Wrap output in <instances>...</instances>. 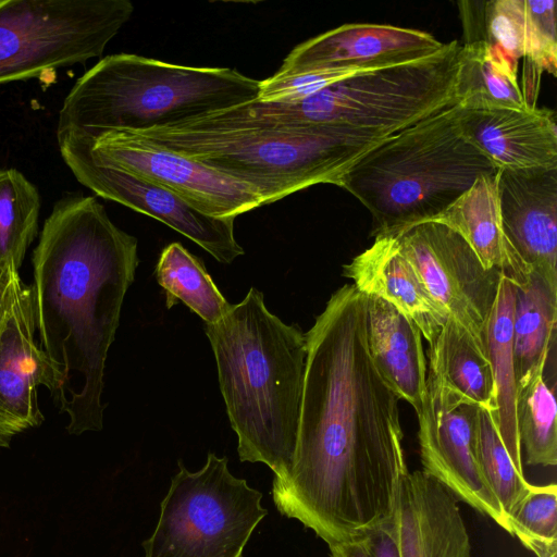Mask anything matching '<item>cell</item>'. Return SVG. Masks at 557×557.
<instances>
[{
    "instance_id": "52a82bcc",
    "label": "cell",
    "mask_w": 557,
    "mask_h": 557,
    "mask_svg": "<svg viewBox=\"0 0 557 557\" xmlns=\"http://www.w3.org/2000/svg\"><path fill=\"white\" fill-rule=\"evenodd\" d=\"M460 45L449 41L424 59L355 74L292 102H247L253 113L284 122L327 125L386 138L458 104Z\"/></svg>"
},
{
    "instance_id": "6da1fadb",
    "label": "cell",
    "mask_w": 557,
    "mask_h": 557,
    "mask_svg": "<svg viewBox=\"0 0 557 557\" xmlns=\"http://www.w3.org/2000/svg\"><path fill=\"white\" fill-rule=\"evenodd\" d=\"M305 336L293 463L271 494L283 516L330 545L391 520L409 470L400 398L369 354L366 296L352 284L342 286Z\"/></svg>"
},
{
    "instance_id": "f1b7e54d",
    "label": "cell",
    "mask_w": 557,
    "mask_h": 557,
    "mask_svg": "<svg viewBox=\"0 0 557 557\" xmlns=\"http://www.w3.org/2000/svg\"><path fill=\"white\" fill-rule=\"evenodd\" d=\"M40 195L18 170L0 169V262L20 269L38 232Z\"/></svg>"
},
{
    "instance_id": "83f0119b",
    "label": "cell",
    "mask_w": 557,
    "mask_h": 557,
    "mask_svg": "<svg viewBox=\"0 0 557 557\" xmlns=\"http://www.w3.org/2000/svg\"><path fill=\"white\" fill-rule=\"evenodd\" d=\"M517 426L521 449L529 466L557 465V405L555 385L544 380V371L536 372L518 388Z\"/></svg>"
},
{
    "instance_id": "8fae6325",
    "label": "cell",
    "mask_w": 557,
    "mask_h": 557,
    "mask_svg": "<svg viewBox=\"0 0 557 557\" xmlns=\"http://www.w3.org/2000/svg\"><path fill=\"white\" fill-rule=\"evenodd\" d=\"M396 237L434 302L486 352V326L500 272L484 268L467 242L446 225L424 222Z\"/></svg>"
},
{
    "instance_id": "603a6c76",
    "label": "cell",
    "mask_w": 557,
    "mask_h": 557,
    "mask_svg": "<svg viewBox=\"0 0 557 557\" xmlns=\"http://www.w3.org/2000/svg\"><path fill=\"white\" fill-rule=\"evenodd\" d=\"M517 64L483 39L460 45L455 86L458 106L480 110L535 107L519 85Z\"/></svg>"
},
{
    "instance_id": "1f68e13d",
    "label": "cell",
    "mask_w": 557,
    "mask_h": 557,
    "mask_svg": "<svg viewBox=\"0 0 557 557\" xmlns=\"http://www.w3.org/2000/svg\"><path fill=\"white\" fill-rule=\"evenodd\" d=\"M363 72H369V70L347 67L308 71L286 76L274 74L260 81L258 100L263 102H292L301 100L345 78Z\"/></svg>"
},
{
    "instance_id": "9a60e30c",
    "label": "cell",
    "mask_w": 557,
    "mask_h": 557,
    "mask_svg": "<svg viewBox=\"0 0 557 557\" xmlns=\"http://www.w3.org/2000/svg\"><path fill=\"white\" fill-rule=\"evenodd\" d=\"M444 45L433 35L414 28L344 24L296 46L275 74L347 67L373 71L424 59Z\"/></svg>"
},
{
    "instance_id": "3957f363",
    "label": "cell",
    "mask_w": 557,
    "mask_h": 557,
    "mask_svg": "<svg viewBox=\"0 0 557 557\" xmlns=\"http://www.w3.org/2000/svg\"><path fill=\"white\" fill-rule=\"evenodd\" d=\"M239 460L261 462L273 483L289 474L298 432L307 345L297 324L270 312L251 287L216 323L205 324Z\"/></svg>"
},
{
    "instance_id": "8992f818",
    "label": "cell",
    "mask_w": 557,
    "mask_h": 557,
    "mask_svg": "<svg viewBox=\"0 0 557 557\" xmlns=\"http://www.w3.org/2000/svg\"><path fill=\"white\" fill-rule=\"evenodd\" d=\"M458 104L381 140L345 173L341 187L372 216L371 236H396L430 221L483 175L499 170L461 133Z\"/></svg>"
},
{
    "instance_id": "836d02e7",
    "label": "cell",
    "mask_w": 557,
    "mask_h": 557,
    "mask_svg": "<svg viewBox=\"0 0 557 557\" xmlns=\"http://www.w3.org/2000/svg\"><path fill=\"white\" fill-rule=\"evenodd\" d=\"M22 280L11 262H0V335L4 329Z\"/></svg>"
},
{
    "instance_id": "5b68a950",
    "label": "cell",
    "mask_w": 557,
    "mask_h": 557,
    "mask_svg": "<svg viewBox=\"0 0 557 557\" xmlns=\"http://www.w3.org/2000/svg\"><path fill=\"white\" fill-rule=\"evenodd\" d=\"M260 81L227 67H195L131 53L101 59L73 85L57 136L92 140L110 131L141 132L251 102Z\"/></svg>"
},
{
    "instance_id": "ffe728a7",
    "label": "cell",
    "mask_w": 557,
    "mask_h": 557,
    "mask_svg": "<svg viewBox=\"0 0 557 557\" xmlns=\"http://www.w3.org/2000/svg\"><path fill=\"white\" fill-rule=\"evenodd\" d=\"M364 296L369 354L392 389L418 413L428 377L422 334L391 304L373 295Z\"/></svg>"
},
{
    "instance_id": "4316f807",
    "label": "cell",
    "mask_w": 557,
    "mask_h": 557,
    "mask_svg": "<svg viewBox=\"0 0 557 557\" xmlns=\"http://www.w3.org/2000/svg\"><path fill=\"white\" fill-rule=\"evenodd\" d=\"M156 278L165 292L168 309L181 301L205 324L216 323L232 307L202 262L181 243L164 247L156 267Z\"/></svg>"
},
{
    "instance_id": "d6a6232c",
    "label": "cell",
    "mask_w": 557,
    "mask_h": 557,
    "mask_svg": "<svg viewBox=\"0 0 557 557\" xmlns=\"http://www.w3.org/2000/svg\"><path fill=\"white\" fill-rule=\"evenodd\" d=\"M363 539L369 557H400L394 516L367 533Z\"/></svg>"
},
{
    "instance_id": "4fadbf2b",
    "label": "cell",
    "mask_w": 557,
    "mask_h": 557,
    "mask_svg": "<svg viewBox=\"0 0 557 557\" xmlns=\"http://www.w3.org/2000/svg\"><path fill=\"white\" fill-rule=\"evenodd\" d=\"M57 139L75 178L96 195L161 221L221 263L244 255L234 235L235 218L203 214L172 191L98 161L81 140L66 135Z\"/></svg>"
},
{
    "instance_id": "2e32d148",
    "label": "cell",
    "mask_w": 557,
    "mask_h": 557,
    "mask_svg": "<svg viewBox=\"0 0 557 557\" xmlns=\"http://www.w3.org/2000/svg\"><path fill=\"white\" fill-rule=\"evenodd\" d=\"M504 233L520 258L557 286V169L497 172Z\"/></svg>"
},
{
    "instance_id": "7c38bea8",
    "label": "cell",
    "mask_w": 557,
    "mask_h": 557,
    "mask_svg": "<svg viewBox=\"0 0 557 557\" xmlns=\"http://www.w3.org/2000/svg\"><path fill=\"white\" fill-rule=\"evenodd\" d=\"M72 137L98 161L163 187L209 216L236 218L263 206L250 186L129 132L110 131L92 140Z\"/></svg>"
},
{
    "instance_id": "277c9868",
    "label": "cell",
    "mask_w": 557,
    "mask_h": 557,
    "mask_svg": "<svg viewBox=\"0 0 557 557\" xmlns=\"http://www.w3.org/2000/svg\"><path fill=\"white\" fill-rule=\"evenodd\" d=\"M126 132L250 186L263 206L318 184L341 187L349 168L384 139L337 126L264 117L246 103Z\"/></svg>"
},
{
    "instance_id": "f546056e",
    "label": "cell",
    "mask_w": 557,
    "mask_h": 557,
    "mask_svg": "<svg viewBox=\"0 0 557 557\" xmlns=\"http://www.w3.org/2000/svg\"><path fill=\"white\" fill-rule=\"evenodd\" d=\"M479 453L482 470L498 500L507 523L531 483L524 475L523 463L517 462L503 442L494 412L480 408Z\"/></svg>"
},
{
    "instance_id": "30bf717a",
    "label": "cell",
    "mask_w": 557,
    "mask_h": 557,
    "mask_svg": "<svg viewBox=\"0 0 557 557\" xmlns=\"http://www.w3.org/2000/svg\"><path fill=\"white\" fill-rule=\"evenodd\" d=\"M480 408L428 370L426 393L417 413L422 471L507 532L506 519L480 461Z\"/></svg>"
},
{
    "instance_id": "7a4b0ae2",
    "label": "cell",
    "mask_w": 557,
    "mask_h": 557,
    "mask_svg": "<svg viewBox=\"0 0 557 557\" xmlns=\"http://www.w3.org/2000/svg\"><path fill=\"white\" fill-rule=\"evenodd\" d=\"M138 263L137 238L95 197L54 203L33 253L32 288L40 347L59 380L53 397L70 434L102 430L107 356Z\"/></svg>"
},
{
    "instance_id": "e575fe53",
    "label": "cell",
    "mask_w": 557,
    "mask_h": 557,
    "mask_svg": "<svg viewBox=\"0 0 557 557\" xmlns=\"http://www.w3.org/2000/svg\"><path fill=\"white\" fill-rule=\"evenodd\" d=\"M327 546L331 557H369L363 536Z\"/></svg>"
},
{
    "instance_id": "ac0fdd59",
    "label": "cell",
    "mask_w": 557,
    "mask_h": 557,
    "mask_svg": "<svg viewBox=\"0 0 557 557\" xmlns=\"http://www.w3.org/2000/svg\"><path fill=\"white\" fill-rule=\"evenodd\" d=\"M457 120L463 136L498 169H557L556 115L549 109L458 106Z\"/></svg>"
},
{
    "instance_id": "484cf974",
    "label": "cell",
    "mask_w": 557,
    "mask_h": 557,
    "mask_svg": "<svg viewBox=\"0 0 557 557\" xmlns=\"http://www.w3.org/2000/svg\"><path fill=\"white\" fill-rule=\"evenodd\" d=\"M429 370L467 400L494 409V383L487 352L453 319L429 344Z\"/></svg>"
},
{
    "instance_id": "ba28073f",
    "label": "cell",
    "mask_w": 557,
    "mask_h": 557,
    "mask_svg": "<svg viewBox=\"0 0 557 557\" xmlns=\"http://www.w3.org/2000/svg\"><path fill=\"white\" fill-rule=\"evenodd\" d=\"M144 557H242L268 515L262 494L228 469L226 457L209 453L205 466L189 471L178 460Z\"/></svg>"
},
{
    "instance_id": "d4e9b609",
    "label": "cell",
    "mask_w": 557,
    "mask_h": 557,
    "mask_svg": "<svg viewBox=\"0 0 557 557\" xmlns=\"http://www.w3.org/2000/svg\"><path fill=\"white\" fill-rule=\"evenodd\" d=\"M515 285L500 276L486 326L485 345L494 383V416L499 435L512 458L522 462L517 426V380L512 356Z\"/></svg>"
},
{
    "instance_id": "44dd1931",
    "label": "cell",
    "mask_w": 557,
    "mask_h": 557,
    "mask_svg": "<svg viewBox=\"0 0 557 557\" xmlns=\"http://www.w3.org/2000/svg\"><path fill=\"white\" fill-rule=\"evenodd\" d=\"M428 222L446 225L458 233L484 268L499 271L515 286L529 278L531 267L520 258L503 230L497 173L479 177L447 209Z\"/></svg>"
},
{
    "instance_id": "4dcf8cb0",
    "label": "cell",
    "mask_w": 557,
    "mask_h": 557,
    "mask_svg": "<svg viewBox=\"0 0 557 557\" xmlns=\"http://www.w3.org/2000/svg\"><path fill=\"white\" fill-rule=\"evenodd\" d=\"M508 533L536 557H557V486L531 484L508 519Z\"/></svg>"
},
{
    "instance_id": "7402d4cb",
    "label": "cell",
    "mask_w": 557,
    "mask_h": 557,
    "mask_svg": "<svg viewBox=\"0 0 557 557\" xmlns=\"http://www.w3.org/2000/svg\"><path fill=\"white\" fill-rule=\"evenodd\" d=\"M554 0H492L483 3L481 36L511 61L527 59L540 74L556 75L557 40Z\"/></svg>"
},
{
    "instance_id": "d6986e66",
    "label": "cell",
    "mask_w": 557,
    "mask_h": 557,
    "mask_svg": "<svg viewBox=\"0 0 557 557\" xmlns=\"http://www.w3.org/2000/svg\"><path fill=\"white\" fill-rule=\"evenodd\" d=\"M343 275L360 293L385 300L412 320L429 344L447 319L401 251L396 236L374 237L368 249L343 267Z\"/></svg>"
},
{
    "instance_id": "cb8c5ba5",
    "label": "cell",
    "mask_w": 557,
    "mask_h": 557,
    "mask_svg": "<svg viewBox=\"0 0 557 557\" xmlns=\"http://www.w3.org/2000/svg\"><path fill=\"white\" fill-rule=\"evenodd\" d=\"M556 321L557 286L532 270L523 284L515 286L512 356L518 388L544 371Z\"/></svg>"
},
{
    "instance_id": "e0dca14e",
    "label": "cell",
    "mask_w": 557,
    "mask_h": 557,
    "mask_svg": "<svg viewBox=\"0 0 557 557\" xmlns=\"http://www.w3.org/2000/svg\"><path fill=\"white\" fill-rule=\"evenodd\" d=\"M458 499L422 470L403 479L394 518L400 557H471Z\"/></svg>"
},
{
    "instance_id": "5bb4252c",
    "label": "cell",
    "mask_w": 557,
    "mask_h": 557,
    "mask_svg": "<svg viewBox=\"0 0 557 557\" xmlns=\"http://www.w3.org/2000/svg\"><path fill=\"white\" fill-rule=\"evenodd\" d=\"M36 319L32 285L23 282L0 335V447L44 422L37 389L59 388L57 371L35 341Z\"/></svg>"
},
{
    "instance_id": "9c48e42d",
    "label": "cell",
    "mask_w": 557,
    "mask_h": 557,
    "mask_svg": "<svg viewBox=\"0 0 557 557\" xmlns=\"http://www.w3.org/2000/svg\"><path fill=\"white\" fill-rule=\"evenodd\" d=\"M133 12L128 0L0 1V84L100 57Z\"/></svg>"
}]
</instances>
